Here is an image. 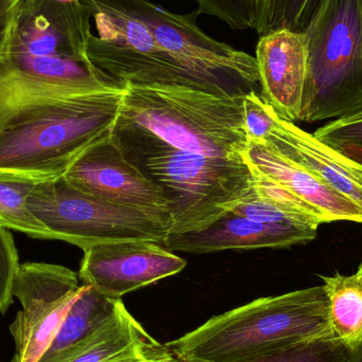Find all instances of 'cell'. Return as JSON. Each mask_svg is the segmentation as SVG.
I'll return each mask as SVG.
<instances>
[{
  "mask_svg": "<svg viewBox=\"0 0 362 362\" xmlns=\"http://www.w3.org/2000/svg\"><path fill=\"white\" fill-rule=\"evenodd\" d=\"M97 35L90 63L120 86L165 85L219 97L262 93L255 57L219 42L197 25V8L176 14L151 0H87Z\"/></svg>",
  "mask_w": 362,
  "mask_h": 362,
  "instance_id": "1",
  "label": "cell"
},
{
  "mask_svg": "<svg viewBox=\"0 0 362 362\" xmlns=\"http://www.w3.org/2000/svg\"><path fill=\"white\" fill-rule=\"evenodd\" d=\"M91 19L81 0H19L0 57V108L47 93L122 87L87 57Z\"/></svg>",
  "mask_w": 362,
  "mask_h": 362,
  "instance_id": "2",
  "label": "cell"
},
{
  "mask_svg": "<svg viewBox=\"0 0 362 362\" xmlns=\"http://www.w3.org/2000/svg\"><path fill=\"white\" fill-rule=\"evenodd\" d=\"M124 91L38 95L13 106L0 118V171L37 181L63 176L114 129Z\"/></svg>",
  "mask_w": 362,
  "mask_h": 362,
  "instance_id": "3",
  "label": "cell"
},
{
  "mask_svg": "<svg viewBox=\"0 0 362 362\" xmlns=\"http://www.w3.org/2000/svg\"><path fill=\"white\" fill-rule=\"evenodd\" d=\"M112 138L125 158L160 187L170 204V233L208 227L250 189L251 172L245 161L178 150L151 132L120 120Z\"/></svg>",
  "mask_w": 362,
  "mask_h": 362,
  "instance_id": "4",
  "label": "cell"
},
{
  "mask_svg": "<svg viewBox=\"0 0 362 362\" xmlns=\"http://www.w3.org/2000/svg\"><path fill=\"white\" fill-rule=\"evenodd\" d=\"M333 336L325 286L259 298L165 344L183 362H242L303 340Z\"/></svg>",
  "mask_w": 362,
  "mask_h": 362,
  "instance_id": "5",
  "label": "cell"
},
{
  "mask_svg": "<svg viewBox=\"0 0 362 362\" xmlns=\"http://www.w3.org/2000/svg\"><path fill=\"white\" fill-rule=\"evenodd\" d=\"M244 97L165 85H125L118 120L151 132L193 154L244 161L248 136Z\"/></svg>",
  "mask_w": 362,
  "mask_h": 362,
  "instance_id": "6",
  "label": "cell"
},
{
  "mask_svg": "<svg viewBox=\"0 0 362 362\" xmlns=\"http://www.w3.org/2000/svg\"><path fill=\"white\" fill-rule=\"evenodd\" d=\"M303 32L308 71L299 120H335L361 110L362 0H322Z\"/></svg>",
  "mask_w": 362,
  "mask_h": 362,
  "instance_id": "7",
  "label": "cell"
},
{
  "mask_svg": "<svg viewBox=\"0 0 362 362\" xmlns=\"http://www.w3.org/2000/svg\"><path fill=\"white\" fill-rule=\"evenodd\" d=\"M52 234L83 249L103 243L151 240L163 244L171 223L157 215L105 202L70 185L64 176L38 182L25 200Z\"/></svg>",
  "mask_w": 362,
  "mask_h": 362,
  "instance_id": "8",
  "label": "cell"
},
{
  "mask_svg": "<svg viewBox=\"0 0 362 362\" xmlns=\"http://www.w3.org/2000/svg\"><path fill=\"white\" fill-rule=\"evenodd\" d=\"M81 288L80 276L69 268L35 262L19 265L13 296L23 308L10 327L15 342L12 362L42 358Z\"/></svg>",
  "mask_w": 362,
  "mask_h": 362,
  "instance_id": "9",
  "label": "cell"
},
{
  "mask_svg": "<svg viewBox=\"0 0 362 362\" xmlns=\"http://www.w3.org/2000/svg\"><path fill=\"white\" fill-rule=\"evenodd\" d=\"M63 176L84 193L152 213L172 226L170 204L160 187L125 158L112 132L89 146Z\"/></svg>",
  "mask_w": 362,
  "mask_h": 362,
  "instance_id": "10",
  "label": "cell"
},
{
  "mask_svg": "<svg viewBox=\"0 0 362 362\" xmlns=\"http://www.w3.org/2000/svg\"><path fill=\"white\" fill-rule=\"evenodd\" d=\"M185 266L187 261L158 243L122 240L85 249L78 276L83 284L105 297L121 300L127 293L180 274Z\"/></svg>",
  "mask_w": 362,
  "mask_h": 362,
  "instance_id": "11",
  "label": "cell"
},
{
  "mask_svg": "<svg viewBox=\"0 0 362 362\" xmlns=\"http://www.w3.org/2000/svg\"><path fill=\"white\" fill-rule=\"evenodd\" d=\"M255 59L265 101L284 120H299L308 71L305 33L278 30L259 36Z\"/></svg>",
  "mask_w": 362,
  "mask_h": 362,
  "instance_id": "12",
  "label": "cell"
},
{
  "mask_svg": "<svg viewBox=\"0 0 362 362\" xmlns=\"http://www.w3.org/2000/svg\"><path fill=\"white\" fill-rule=\"evenodd\" d=\"M318 228L261 223L229 211L204 229L168 234L161 246L171 251L197 255L281 248L315 240Z\"/></svg>",
  "mask_w": 362,
  "mask_h": 362,
  "instance_id": "13",
  "label": "cell"
},
{
  "mask_svg": "<svg viewBox=\"0 0 362 362\" xmlns=\"http://www.w3.org/2000/svg\"><path fill=\"white\" fill-rule=\"evenodd\" d=\"M263 144L305 168L362 210V165L278 114Z\"/></svg>",
  "mask_w": 362,
  "mask_h": 362,
  "instance_id": "14",
  "label": "cell"
},
{
  "mask_svg": "<svg viewBox=\"0 0 362 362\" xmlns=\"http://www.w3.org/2000/svg\"><path fill=\"white\" fill-rule=\"evenodd\" d=\"M243 158L247 165L257 168L264 175L318 211L325 223L339 221L362 223V210L358 206L267 144L248 140Z\"/></svg>",
  "mask_w": 362,
  "mask_h": 362,
  "instance_id": "15",
  "label": "cell"
},
{
  "mask_svg": "<svg viewBox=\"0 0 362 362\" xmlns=\"http://www.w3.org/2000/svg\"><path fill=\"white\" fill-rule=\"evenodd\" d=\"M119 301L105 297L89 285L82 284L57 335L37 362H52L82 344L112 318Z\"/></svg>",
  "mask_w": 362,
  "mask_h": 362,
  "instance_id": "16",
  "label": "cell"
},
{
  "mask_svg": "<svg viewBox=\"0 0 362 362\" xmlns=\"http://www.w3.org/2000/svg\"><path fill=\"white\" fill-rule=\"evenodd\" d=\"M151 337L120 300L101 329L52 362H107Z\"/></svg>",
  "mask_w": 362,
  "mask_h": 362,
  "instance_id": "17",
  "label": "cell"
},
{
  "mask_svg": "<svg viewBox=\"0 0 362 362\" xmlns=\"http://www.w3.org/2000/svg\"><path fill=\"white\" fill-rule=\"evenodd\" d=\"M329 299V325L334 337L355 348L362 342V276L336 274L321 276Z\"/></svg>",
  "mask_w": 362,
  "mask_h": 362,
  "instance_id": "18",
  "label": "cell"
},
{
  "mask_svg": "<svg viewBox=\"0 0 362 362\" xmlns=\"http://www.w3.org/2000/svg\"><path fill=\"white\" fill-rule=\"evenodd\" d=\"M38 182L33 178L0 171V225L30 238L53 240L52 234L33 216L25 200Z\"/></svg>",
  "mask_w": 362,
  "mask_h": 362,
  "instance_id": "19",
  "label": "cell"
},
{
  "mask_svg": "<svg viewBox=\"0 0 362 362\" xmlns=\"http://www.w3.org/2000/svg\"><path fill=\"white\" fill-rule=\"evenodd\" d=\"M322 0H257L253 29L259 36L291 30L303 32Z\"/></svg>",
  "mask_w": 362,
  "mask_h": 362,
  "instance_id": "20",
  "label": "cell"
},
{
  "mask_svg": "<svg viewBox=\"0 0 362 362\" xmlns=\"http://www.w3.org/2000/svg\"><path fill=\"white\" fill-rule=\"evenodd\" d=\"M353 348L334 336L303 340L242 362H350Z\"/></svg>",
  "mask_w": 362,
  "mask_h": 362,
  "instance_id": "21",
  "label": "cell"
},
{
  "mask_svg": "<svg viewBox=\"0 0 362 362\" xmlns=\"http://www.w3.org/2000/svg\"><path fill=\"white\" fill-rule=\"evenodd\" d=\"M247 165L251 172V189L257 196L285 212L314 221L318 225L325 223L320 213L315 210L310 204L293 195L291 192L279 185L276 181L264 175L257 168L250 165Z\"/></svg>",
  "mask_w": 362,
  "mask_h": 362,
  "instance_id": "22",
  "label": "cell"
},
{
  "mask_svg": "<svg viewBox=\"0 0 362 362\" xmlns=\"http://www.w3.org/2000/svg\"><path fill=\"white\" fill-rule=\"evenodd\" d=\"M200 14L216 17L233 30L253 29L257 0H195Z\"/></svg>",
  "mask_w": 362,
  "mask_h": 362,
  "instance_id": "23",
  "label": "cell"
},
{
  "mask_svg": "<svg viewBox=\"0 0 362 362\" xmlns=\"http://www.w3.org/2000/svg\"><path fill=\"white\" fill-rule=\"evenodd\" d=\"M231 211L236 214L261 223L284 226H320L314 221L296 216L276 208L274 204L257 196L251 187L247 195L243 197Z\"/></svg>",
  "mask_w": 362,
  "mask_h": 362,
  "instance_id": "24",
  "label": "cell"
},
{
  "mask_svg": "<svg viewBox=\"0 0 362 362\" xmlns=\"http://www.w3.org/2000/svg\"><path fill=\"white\" fill-rule=\"evenodd\" d=\"M314 135L320 141L337 150L348 146L362 148V108L354 114L335 119L319 127Z\"/></svg>",
  "mask_w": 362,
  "mask_h": 362,
  "instance_id": "25",
  "label": "cell"
},
{
  "mask_svg": "<svg viewBox=\"0 0 362 362\" xmlns=\"http://www.w3.org/2000/svg\"><path fill=\"white\" fill-rule=\"evenodd\" d=\"M244 123L248 140L264 142L274 124L276 112L263 95L250 93L243 98Z\"/></svg>",
  "mask_w": 362,
  "mask_h": 362,
  "instance_id": "26",
  "label": "cell"
},
{
  "mask_svg": "<svg viewBox=\"0 0 362 362\" xmlns=\"http://www.w3.org/2000/svg\"><path fill=\"white\" fill-rule=\"evenodd\" d=\"M19 265L12 234L0 225V314H4L12 304L13 286Z\"/></svg>",
  "mask_w": 362,
  "mask_h": 362,
  "instance_id": "27",
  "label": "cell"
},
{
  "mask_svg": "<svg viewBox=\"0 0 362 362\" xmlns=\"http://www.w3.org/2000/svg\"><path fill=\"white\" fill-rule=\"evenodd\" d=\"M107 362H183L171 349L151 337Z\"/></svg>",
  "mask_w": 362,
  "mask_h": 362,
  "instance_id": "28",
  "label": "cell"
},
{
  "mask_svg": "<svg viewBox=\"0 0 362 362\" xmlns=\"http://www.w3.org/2000/svg\"><path fill=\"white\" fill-rule=\"evenodd\" d=\"M18 0H0V57L6 50Z\"/></svg>",
  "mask_w": 362,
  "mask_h": 362,
  "instance_id": "29",
  "label": "cell"
},
{
  "mask_svg": "<svg viewBox=\"0 0 362 362\" xmlns=\"http://www.w3.org/2000/svg\"><path fill=\"white\" fill-rule=\"evenodd\" d=\"M342 153L350 158L354 159L357 163L362 165V148H356V146H348V148H341Z\"/></svg>",
  "mask_w": 362,
  "mask_h": 362,
  "instance_id": "30",
  "label": "cell"
},
{
  "mask_svg": "<svg viewBox=\"0 0 362 362\" xmlns=\"http://www.w3.org/2000/svg\"><path fill=\"white\" fill-rule=\"evenodd\" d=\"M350 362H362V342L353 348L352 356Z\"/></svg>",
  "mask_w": 362,
  "mask_h": 362,
  "instance_id": "31",
  "label": "cell"
},
{
  "mask_svg": "<svg viewBox=\"0 0 362 362\" xmlns=\"http://www.w3.org/2000/svg\"><path fill=\"white\" fill-rule=\"evenodd\" d=\"M357 272H358L359 274H361V276H362V263L361 264V266H359L358 270H357Z\"/></svg>",
  "mask_w": 362,
  "mask_h": 362,
  "instance_id": "32",
  "label": "cell"
},
{
  "mask_svg": "<svg viewBox=\"0 0 362 362\" xmlns=\"http://www.w3.org/2000/svg\"><path fill=\"white\" fill-rule=\"evenodd\" d=\"M18 1H19V0H18Z\"/></svg>",
  "mask_w": 362,
  "mask_h": 362,
  "instance_id": "33",
  "label": "cell"
}]
</instances>
